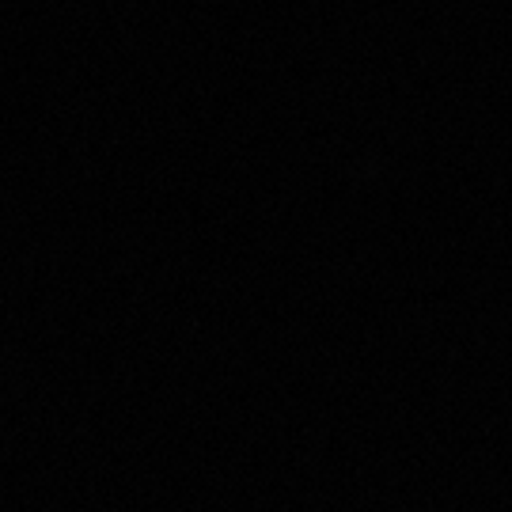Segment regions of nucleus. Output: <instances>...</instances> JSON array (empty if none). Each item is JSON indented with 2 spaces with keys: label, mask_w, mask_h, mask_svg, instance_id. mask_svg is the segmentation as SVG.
I'll return each mask as SVG.
<instances>
[]
</instances>
